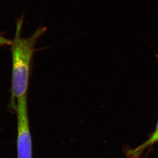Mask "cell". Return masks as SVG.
<instances>
[{"label": "cell", "mask_w": 158, "mask_h": 158, "mask_svg": "<svg viewBox=\"0 0 158 158\" xmlns=\"http://www.w3.org/2000/svg\"><path fill=\"white\" fill-rule=\"evenodd\" d=\"M23 23V17L17 20L15 35L11 45L12 60L11 101L15 108V99L27 94L35 44L47 31L46 27H40L31 37L25 38L21 35Z\"/></svg>", "instance_id": "6da1fadb"}, {"label": "cell", "mask_w": 158, "mask_h": 158, "mask_svg": "<svg viewBox=\"0 0 158 158\" xmlns=\"http://www.w3.org/2000/svg\"><path fill=\"white\" fill-rule=\"evenodd\" d=\"M18 158H32V141L28 113L27 94L17 99Z\"/></svg>", "instance_id": "7a4b0ae2"}, {"label": "cell", "mask_w": 158, "mask_h": 158, "mask_svg": "<svg viewBox=\"0 0 158 158\" xmlns=\"http://www.w3.org/2000/svg\"><path fill=\"white\" fill-rule=\"evenodd\" d=\"M157 143H158V120L155 130L150 135L148 139L137 148L130 149L128 154L131 158H140L145 151L152 148Z\"/></svg>", "instance_id": "3957f363"}, {"label": "cell", "mask_w": 158, "mask_h": 158, "mask_svg": "<svg viewBox=\"0 0 158 158\" xmlns=\"http://www.w3.org/2000/svg\"><path fill=\"white\" fill-rule=\"evenodd\" d=\"M12 44V41L5 38L0 35V46L10 45Z\"/></svg>", "instance_id": "277c9868"}, {"label": "cell", "mask_w": 158, "mask_h": 158, "mask_svg": "<svg viewBox=\"0 0 158 158\" xmlns=\"http://www.w3.org/2000/svg\"><path fill=\"white\" fill-rule=\"evenodd\" d=\"M156 56L157 57V59H158V55H156Z\"/></svg>", "instance_id": "5b68a950"}]
</instances>
